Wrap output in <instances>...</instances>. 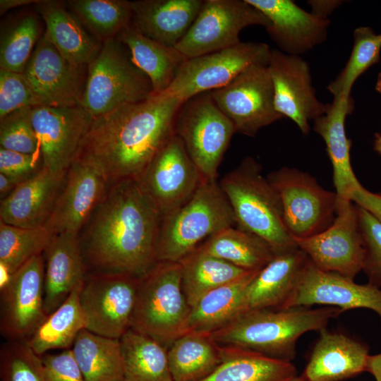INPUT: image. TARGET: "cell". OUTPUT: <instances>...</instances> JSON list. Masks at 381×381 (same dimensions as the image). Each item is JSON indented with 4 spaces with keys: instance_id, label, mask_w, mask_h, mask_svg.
I'll list each match as a JSON object with an SVG mask.
<instances>
[{
    "instance_id": "6da1fadb",
    "label": "cell",
    "mask_w": 381,
    "mask_h": 381,
    "mask_svg": "<svg viewBox=\"0 0 381 381\" xmlns=\"http://www.w3.org/2000/svg\"><path fill=\"white\" fill-rule=\"evenodd\" d=\"M162 218L135 180L111 186L78 234L87 274L145 275L157 262Z\"/></svg>"
},
{
    "instance_id": "7a4b0ae2",
    "label": "cell",
    "mask_w": 381,
    "mask_h": 381,
    "mask_svg": "<svg viewBox=\"0 0 381 381\" xmlns=\"http://www.w3.org/2000/svg\"><path fill=\"white\" fill-rule=\"evenodd\" d=\"M183 103L164 93L152 95L94 118L77 158L99 168L110 186L136 180L175 134Z\"/></svg>"
},
{
    "instance_id": "3957f363",
    "label": "cell",
    "mask_w": 381,
    "mask_h": 381,
    "mask_svg": "<svg viewBox=\"0 0 381 381\" xmlns=\"http://www.w3.org/2000/svg\"><path fill=\"white\" fill-rule=\"evenodd\" d=\"M342 312L332 306L246 310L209 334L219 345L248 349L291 361L301 335L325 329L331 319Z\"/></svg>"
},
{
    "instance_id": "277c9868",
    "label": "cell",
    "mask_w": 381,
    "mask_h": 381,
    "mask_svg": "<svg viewBox=\"0 0 381 381\" xmlns=\"http://www.w3.org/2000/svg\"><path fill=\"white\" fill-rule=\"evenodd\" d=\"M219 183L236 226L260 237L274 254L297 246L285 226L280 198L253 157L243 159Z\"/></svg>"
},
{
    "instance_id": "5b68a950",
    "label": "cell",
    "mask_w": 381,
    "mask_h": 381,
    "mask_svg": "<svg viewBox=\"0 0 381 381\" xmlns=\"http://www.w3.org/2000/svg\"><path fill=\"white\" fill-rule=\"evenodd\" d=\"M232 226H236L235 217L219 181L205 179L188 201L162 216L157 262H179L211 236Z\"/></svg>"
},
{
    "instance_id": "8992f818",
    "label": "cell",
    "mask_w": 381,
    "mask_h": 381,
    "mask_svg": "<svg viewBox=\"0 0 381 381\" xmlns=\"http://www.w3.org/2000/svg\"><path fill=\"white\" fill-rule=\"evenodd\" d=\"M190 310L182 289L180 262L158 261L140 279L131 328L168 349L188 333Z\"/></svg>"
},
{
    "instance_id": "52a82bcc",
    "label": "cell",
    "mask_w": 381,
    "mask_h": 381,
    "mask_svg": "<svg viewBox=\"0 0 381 381\" xmlns=\"http://www.w3.org/2000/svg\"><path fill=\"white\" fill-rule=\"evenodd\" d=\"M152 95L150 79L133 64L126 47L115 37L103 42L97 56L87 65L79 104L94 119Z\"/></svg>"
},
{
    "instance_id": "ba28073f",
    "label": "cell",
    "mask_w": 381,
    "mask_h": 381,
    "mask_svg": "<svg viewBox=\"0 0 381 381\" xmlns=\"http://www.w3.org/2000/svg\"><path fill=\"white\" fill-rule=\"evenodd\" d=\"M174 133L203 178L217 181L219 165L236 129L210 92L196 95L182 104L176 119Z\"/></svg>"
},
{
    "instance_id": "9c48e42d",
    "label": "cell",
    "mask_w": 381,
    "mask_h": 381,
    "mask_svg": "<svg viewBox=\"0 0 381 381\" xmlns=\"http://www.w3.org/2000/svg\"><path fill=\"white\" fill-rule=\"evenodd\" d=\"M278 193L285 226L294 238L314 236L334 222L338 205L336 192L322 188L308 173L282 167L267 176Z\"/></svg>"
},
{
    "instance_id": "30bf717a",
    "label": "cell",
    "mask_w": 381,
    "mask_h": 381,
    "mask_svg": "<svg viewBox=\"0 0 381 381\" xmlns=\"http://www.w3.org/2000/svg\"><path fill=\"white\" fill-rule=\"evenodd\" d=\"M270 52L265 43L241 42L226 49L186 59L163 93L185 102L226 86L252 65L268 64Z\"/></svg>"
},
{
    "instance_id": "8fae6325",
    "label": "cell",
    "mask_w": 381,
    "mask_h": 381,
    "mask_svg": "<svg viewBox=\"0 0 381 381\" xmlns=\"http://www.w3.org/2000/svg\"><path fill=\"white\" fill-rule=\"evenodd\" d=\"M140 279L127 274H87L79 295L85 329L120 339L131 327Z\"/></svg>"
},
{
    "instance_id": "7c38bea8",
    "label": "cell",
    "mask_w": 381,
    "mask_h": 381,
    "mask_svg": "<svg viewBox=\"0 0 381 381\" xmlns=\"http://www.w3.org/2000/svg\"><path fill=\"white\" fill-rule=\"evenodd\" d=\"M266 16L246 0H206L190 29L175 46L186 59L235 46L250 25L267 28Z\"/></svg>"
},
{
    "instance_id": "4fadbf2b",
    "label": "cell",
    "mask_w": 381,
    "mask_h": 381,
    "mask_svg": "<svg viewBox=\"0 0 381 381\" xmlns=\"http://www.w3.org/2000/svg\"><path fill=\"white\" fill-rule=\"evenodd\" d=\"M267 65H252L226 86L210 92L217 106L233 123L236 133L253 137L283 118L275 108Z\"/></svg>"
},
{
    "instance_id": "5bb4252c",
    "label": "cell",
    "mask_w": 381,
    "mask_h": 381,
    "mask_svg": "<svg viewBox=\"0 0 381 381\" xmlns=\"http://www.w3.org/2000/svg\"><path fill=\"white\" fill-rule=\"evenodd\" d=\"M294 239L321 270L354 279L363 270L365 250L357 206L350 200L338 199L335 219L325 230L310 237Z\"/></svg>"
},
{
    "instance_id": "9a60e30c",
    "label": "cell",
    "mask_w": 381,
    "mask_h": 381,
    "mask_svg": "<svg viewBox=\"0 0 381 381\" xmlns=\"http://www.w3.org/2000/svg\"><path fill=\"white\" fill-rule=\"evenodd\" d=\"M205 179L175 134L135 180L162 216L188 201Z\"/></svg>"
},
{
    "instance_id": "2e32d148",
    "label": "cell",
    "mask_w": 381,
    "mask_h": 381,
    "mask_svg": "<svg viewBox=\"0 0 381 381\" xmlns=\"http://www.w3.org/2000/svg\"><path fill=\"white\" fill-rule=\"evenodd\" d=\"M0 332L10 341H26L46 320L43 255L27 261L0 288Z\"/></svg>"
},
{
    "instance_id": "e0dca14e",
    "label": "cell",
    "mask_w": 381,
    "mask_h": 381,
    "mask_svg": "<svg viewBox=\"0 0 381 381\" xmlns=\"http://www.w3.org/2000/svg\"><path fill=\"white\" fill-rule=\"evenodd\" d=\"M30 119L46 167L64 174L77 158L93 118L80 104L31 107Z\"/></svg>"
},
{
    "instance_id": "ac0fdd59",
    "label": "cell",
    "mask_w": 381,
    "mask_h": 381,
    "mask_svg": "<svg viewBox=\"0 0 381 381\" xmlns=\"http://www.w3.org/2000/svg\"><path fill=\"white\" fill-rule=\"evenodd\" d=\"M86 66L66 59L43 32L22 73L40 105L68 107L80 103Z\"/></svg>"
},
{
    "instance_id": "d6986e66",
    "label": "cell",
    "mask_w": 381,
    "mask_h": 381,
    "mask_svg": "<svg viewBox=\"0 0 381 381\" xmlns=\"http://www.w3.org/2000/svg\"><path fill=\"white\" fill-rule=\"evenodd\" d=\"M267 68L277 111L283 118L292 120L303 134H308L309 121L322 116L327 109V104L316 97L308 64L300 56L273 49Z\"/></svg>"
},
{
    "instance_id": "ffe728a7",
    "label": "cell",
    "mask_w": 381,
    "mask_h": 381,
    "mask_svg": "<svg viewBox=\"0 0 381 381\" xmlns=\"http://www.w3.org/2000/svg\"><path fill=\"white\" fill-rule=\"evenodd\" d=\"M315 304L331 306L343 311L368 308L375 311L381 320V289L369 283L358 284L353 279L325 272L308 260L296 287L282 308Z\"/></svg>"
},
{
    "instance_id": "44dd1931",
    "label": "cell",
    "mask_w": 381,
    "mask_h": 381,
    "mask_svg": "<svg viewBox=\"0 0 381 381\" xmlns=\"http://www.w3.org/2000/svg\"><path fill=\"white\" fill-rule=\"evenodd\" d=\"M110 186L94 164L76 158L66 172L62 187L46 224L54 234H79Z\"/></svg>"
},
{
    "instance_id": "7402d4cb",
    "label": "cell",
    "mask_w": 381,
    "mask_h": 381,
    "mask_svg": "<svg viewBox=\"0 0 381 381\" xmlns=\"http://www.w3.org/2000/svg\"><path fill=\"white\" fill-rule=\"evenodd\" d=\"M270 22L265 28L281 51L299 56L323 42L328 18L308 12L291 0H246Z\"/></svg>"
},
{
    "instance_id": "603a6c76",
    "label": "cell",
    "mask_w": 381,
    "mask_h": 381,
    "mask_svg": "<svg viewBox=\"0 0 381 381\" xmlns=\"http://www.w3.org/2000/svg\"><path fill=\"white\" fill-rule=\"evenodd\" d=\"M64 174L44 167L31 179L16 185L0 204V221L23 227L44 226L62 187Z\"/></svg>"
},
{
    "instance_id": "cb8c5ba5",
    "label": "cell",
    "mask_w": 381,
    "mask_h": 381,
    "mask_svg": "<svg viewBox=\"0 0 381 381\" xmlns=\"http://www.w3.org/2000/svg\"><path fill=\"white\" fill-rule=\"evenodd\" d=\"M308 260L298 246L274 254L247 285L241 312L250 309L282 308L296 287Z\"/></svg>"
},
{
    "instance_id": "d4e9b609",
    "label": "cell",
    "mask_w": 381,
    "mask_h": 381,
    "mask_svg": "<svg viewBox=\"0 0 381 381\" xmlns=\"http://www.w3.org/2000/svg\"><path fill=\"white\" fill-rule=\"evenodd\" d=\"M44 262V310L47 316L59 308L71 291L83 284L87 271L78 234H54L42 254Z\"/></svg>"
},
{
    "instance_id": "484cf974",
    "label": "cell",
    "mask_w": 381,
    "mask_h": 381,
    "mask_svg": "<svg viewBox=\"0 0 381 381\" xmlns=\"http://www.w3.org/2000/svg\"><path fill=\"white\" fill-rule=\"evenodd\" d=\"M354 107L351 97L334 99L331 104H327L326 113L313 121V130L325 143L339 200H350L351 193L362 186L352 169L351 141L345 131L346 117L353 111Z\"/></svg>"
},
{
    "instance_id": "4316f807",
    "label": "cell",
    "mask_w": 381,
    "mask_h": 381,
    "mask_svg": "<svg viewBox=\"0 0 381 381\" xmlns=\"http://www.w3.org/2000/svg\"><path fill=\"white\" fill-rule=\"evenodd\" d=\"M203 3L202 0L133 1L131 24L144 35L175 47L190 29Z\"/></svg>"
},
{
    "instance_id": "83f0119b",
    "label": "cell",
    "mask_w": 381,
    "mask_h": 381,
    "mask_svg": "<svg viewBox=\"0 0 381 381\" xmlns=\"http://www.w3.org/2000/svg\"><path fill=\"white\" fill-rule=\"evenodd\" d=\"M320 332L303 375L308 381H339L366 370V345L326 328Z\"/></svg>"
},
{
    "instance_id": "f1b7e54d",
    "label": "cell",
    "mask_w": 381,
    "mask_h": 381,
    "mask_svg": "<svg viewBox=\"0 0 381 381\" xmlns=\"http://www.w3.org/2000/svg\"><path fill=\"white\" fill-rule=\"evenodd\" d=\"M37 8L45 23V34L68 61L87 66L97 56L102 42L87 32L76 17L56 1H39Z\"/></svg>"
},
{
    "instance_id": "f546056e",
    "label": "cell",
    "mask_w": 381,
    "mask_h": 381,
    "mask_svg": "<svg viewBox=\"0 0 381 381\" xmlns=\"http://www.w3.org/2000/svg\"><path fill=\"white\" fill-rule=\"evenodd\" d=\"M219 346L221 363L200 381H308L298 374L291 361L241 348Z\"/></svg>"
},
{
    "instance_id": "4dcf8cb0",
    "label": "cell",
    "mask_w": 381,
    "mask_h": 381,
    "mask_svg": "<svg viewBox=\"0 0 381 381\" xmlns=\"http://www.w3.org/2000/svg\"><path fill=\"white\" fill-rule=\"evenodd\" d=\"M116 38L126 47L133 64L150 79L154 95L167 90L186 59L175 47L144 35L131 24Z\"/></svg>"
},
{
    "instance_id": "1f68e13d",
    "label": "cell",
    "mask_w": 381,
    "mask_h": 381,
    "mask_svg": "<svg viewBox=\"0 0 381 381\" xmlns=\"http://www.w3.org/2000/svg\"><path fill=\"white\" fill-rule=\"evenodd\" d=\"M167 356L173 381H200L222 361L219 346L202 332H188L174 340Z\"/></svg>"
},
{
    "instance_id": "d6a6232c",
    "label": "cell",
    "mask_w": 381,
    "mask_h": 381,
    "mask_svg": "<svg viewBox=\"0 0 381 381\" xmlns=\"http://www.w3.org/2000/svg\"><path fill=\"white\" fill-rule=\"evenodd\" d=\"M179 262L182 289L190 308L210 291L253 272L234 265L198 247Z\"/></svg>"
},
{
    "instance_id": "836d02e7",
    "label": "cell",
    "mask_w": 381,
    "mask_h": 381,
    "mask_svg": "<svg viewBox=\"0 0 381 381\" xmlns=\"http://www.w3.org/2000/svg\"><path fill=\"white\" fill-rule=\"evenodd\" d=\"M71 350L85 381H124L119 339L83 329L78 334Z\"/></svg>"
},
{
    "instance_id": "e575fe53",
    "label": "cell",
    "mask_w": 381,
    "mask_h": 381,
    "mask_svg": "<svg viewBox=\"0 0 381 381\" xmlns=\"http://www.w3.org/2000/svg\"><path fill=\"white\" fill-rule=\"evenodd\" d=\"M198 248L248 271L260 270L274 255L263 239L236 226L217 232Z\"/></svg>"
},
{
    "instance_id": "d590c367",
    "label": "cell",
    "mask_w": 381,
    "mask_h": 381,
    "mask_svg": "<svg viewBox=\"0 0 381 381\" xmlns=\"http://www.w3.org/2000/svg\"><path fill=\"white\" fill-rule=\"evenodd\" d=\"M119 341L124 381H173L162 344L131 328Z\"/></svg>"
},
{
    "instance_id": "8d00e7d4",
    "label": "cell",
    "mask_w": 381,
    "mask_h": 381,
    "mask_svg": "<svg viewBox=\"0 0 381 381\" xmlns=\"http://www.w3.org/2000/svg\"><path fill=\"white\" fill-rule=\"evenodd\" d=\"M258 271L203 296L191 307L188 332L210 333L241 313L245 289Z\"/></svg>"
},
{
    "instance_id": "74e56055",
    "label": "cell",
    "mask_w": 381,
    "mask_h": 381,
    "mask_svg": "<svg viewBox=\"0 0 381 381\" xmlns=\"http://www.w3.org/2000/svg\"><path fill=\"white\" fill-rule=\"evenodd\" d=\"M82 284L75 287L64 302L49 314L25 341L38 356L53 349H71L79 332L85 329V319L79 300Z\"/></svg>"
},
{
    "instance_id": "f35d334b",
    "label": "cell",
    "mask_w": 381,
    "mask_h": 381,
    "mask_svg": "<svg viewBox=\"0 0 381 381\" xmlns=\"http://www.w3.org/2000/svg\"><path fill=\"white\" fill-rule=\"evenodd\" d=\"M67 4L89 32L101 42L115 38L132 19L131 1L71 0Z\"/></svg>"
},
{
    "instance_id": "ab89813d",
    "label": "cell",
    "mask_w": 381,
    "mask_h": 381,
    "mask_svg": "<svg viewBox=\"0 0 381 381\" xmlns=\"http://www.w3.org/2000/svg\"><path fill=\"white\" fill-rule=\"evenodd\" d=\"M54 235L46 226L23 228L0 221V265L13 274L32 258L42 255Z\"/></svg>"
},
{
    "instance_id": "60d3db41",
    "label": "cell",
    "mask_w": 381,
    "mask_h": 381,
    "mask_svg": "<svg viewBox=\"0 0 381 381\" xmlns=\"http://www.w3.org/2000/svg\"><path fill=\"white\" fill-rule=\"evenodd\" d=\"M381 36L370 27H359L353 32V46L341 72L327 89L334 99L349 98L352 87L364 72L380 59Z\"/></svg>"
},
{
    "instance_id": "b9f144b4",
    "label": "cell",
    "mask_w": 381,
    "mask_h": 381,
    "mask_svg": "<svg viewBox=\"0 0 381 381\" xmlns=\"http://www.w3.org/2000/svg\"><path fill=\"white\" fill-rule=\"evenodd\" d=\"M37 16L26 13L1 29L0 69L22 73L40 37Z\"/></svg>"
},
{
    "instance_id": "7bdbcfd3",
    "label": "cell",
    "mask_w": 381,
    "mask_h": 381,
    "mask_svg": "<svg viewBox=\"0 0 381 381\" xmlns=\"http://www.w3.org/2000/svg\"><path fill=\"white\" fill-rule=\"evenodd\" d=\"M1 381H47L41 357L25 341L6 340L0 349Z\"/></svg>"
},
{
    "instance_id": "ee69618b",
    "label": "cell",
    "mask_w": 381,
    "mask_h": 381,
    "mask_svg": "<svg viewBox=\"0 0 381 381\" xmlns=\"http://www.w3.org/2000/svg\"><path fill=\"white\" fill-rule=\"evenodd\" d=\"M30 109H19L0 119V147L25 154L40 153Z\"/></svg>"
},
{
    "instance_id": "f6af8a7d",
    "label": "cell",
    "mask_w": 381,
    "mask_h": 381,
    "mask_svg": "<svg viewBox=\"0 0 381 381\" xmlns=\"http://www.w3.org/2000/svg\"><path fill=\"white\" fill-rule=\"evenodd\" d=\"M358 219L365 250L363 271L369 284L381 289V221L357 205Z\"/></svg>"
},
{
    "instance_id": "bcb514c9",
    "label": "cell",
    "mask_w": 381,
    "mask_h": 381,
    "mask_svg": "<svg viewBox=\"0 0 381 381\" xmlns=\"http://www.w3.org/2000/svg\"><path fill=\"white\" fill-rule=\"evenodd\" d=\"M40 105L23 73L0 69V119L19 109Z\"/></svg>"
},
{
    "instance_id": "7dc6e473",
    "label": "cell",
    "mask_w": 381,
    "mask_h": 381,
    "mask_svg": "<svg viewBox=\"0 0 381 381\" xmlns=\"http://www.w3.org/2000/svg\"><path fill=\"white\" fill-rule=\"evenodd\" d=\"M44 167L40 153L25 154L0 147V173L16 185L31 179Z\"/></svg>"
},
{
    "instance_id": "c3c4849f",
    "label": "cell",
    "mask_w": 381,
    "mask_h": 381,
    "mask_svg": "<svg viewBox=\"0 0 381 381\" xmlns=\"http://www.w3.org/2000/svg\"><path fill=\"white\" fill-rule=\"evenodd\" d=\"M40 357L47 381H85L71 349Z\"/></svg>"
},
{
    "instance_id": "681fc988",
    "label": "cell",
    "mask_w": 381,
    "mask_h": 381,
    "mask_svg": "<svg viewBox=\"0 0 381 381\" xmlns=\"http://www.w3.org/2000/svg\"><path fill=\"white\" fill-rule=\"evenodd\" d=\"M350 200L381 221V195L372 193L362 186L351 193Z\"/></svg>"
},
{
    "instance_id": "f907efd6",
    "label": "cell",
    "mask_w": 381,
    "mask_h": 381,
    "mask_svg": "<svg viewBox=\"0 0 381 381\" xmlns=\"http://www.w3.org/2000/svg\"><path fill=\"white\" fill-rule=\"evenodd\" d=\"M308 2L313 8L312 13L323 18H327V16L341 4V1H310Z\"/></svg>"
},
{
    "instance_id": "816d5d0a",
    "label": "cell",
    "mask_w": 381,
    "mask_h": 381,
    "mask_svg": "<svg viewBox=\"0 0 381 381\" xmlns=\"http://www.w3.org/2000/svg\"><path fill=\"white\" fill-rule=\"evenodd\" d=\"M366 370L373 375L376 381H381V353L369 355Z\"/></svg>"
},
{
    "instance_id": "f5cc1de1",
    "label": "cell",
    "mask_w": 381,
    "mask_h": 381,
    "mask_svg": "<svg viewBox=\"0 0 381 381\" xmlns=\"http://www.w3.org/2000/svg\"><path fill=\"white\" fill-rule=\"evenodd\" d=\"M38 0H0V13L2 15L8 10L16 7L37 4Z\"/></svg>"
},
{
    "instance_id": "db71d44e",
    "label": "cell",
    "mask_w": 381,
    "mask_h": 381,
    "mask_svg": "<svg viewBox=\"0 0 381 381\" xmlns=\"http://www.w3.org/2000/svg\"><path fill=\"white\" fill-rule=\"evenodd\" d=\"M16 185L6 176L0 173L1 200L6 198L15 188Z\"/></svg>"
},
{
    "instance_id": "11a10c76",
    "label": "cell",
    "mask_w": 381,
    "mask_h": 381,
    "mask_svg": "<svg viewBox=\"0 0 381 381\" xmlns=\"http://www.w3.org/2000/svg\"><path fill=\"white\" fill-rule=\"evenodd\" d=\"M374 150L378 154L381 155V134L380 133L375 134Z\"/></svg>"
},
{
    "instance_id": "9f6ffc18",
    "label": "cell",
    "mask_w": 381,
    "mask_h": 381,
    "mask_svg": "<svg viewBox=\"0 0 381 381\" xmlns=\"http://www.w3.org/2000/svg\"><path fill=\"white\" fill-rule=\"evenodd\" d=\"M375 90L381 94V71L377 75V79L375 84Z\"/></svg>"
},
{
    "instance_id": "6f0895ef",
    "label": "cell",
    "mask_w": 381,
    "mask_h": 381,
    "mask_svg": "<svg viewBox=\"0 0 381 381\" xmlns=\"http://www.w3.org/2000/svg\"><path fill=\"white\" fill-rule=\"evenodd\" d=\"M380 36H381V34H380Z\"/></svg>"
}]
</instances>
